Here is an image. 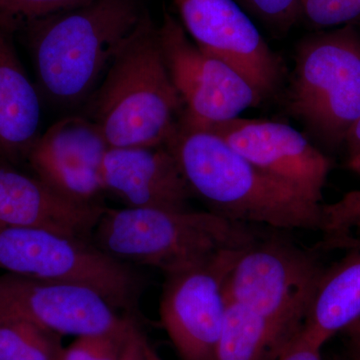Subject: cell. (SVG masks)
Segmentation results:
<instances>
[{
    "mask_svg": "<svg viewBox=\"0 0 360 360\" xmlns=\"http://www.w3.org/2000/svg\"><path fill=\"white\" fill-rule=\"evenodd\" d=\"M240 251L165 276L160 321L182 360H215L229 307L225 281Z\"/></svg>",
    "mask_w": 360,
    "mask_h": 360,
    "instance_id": "9",
    "label": "cell"
},
{
    "mask_svg": "<svg viewBox=\"0 0 360 360\" xmlns=\"http://www.w3.org/2000/svg\"><path fill=\"white\" fill-rule=\"evenodd\" d=\"M271 32L285 34L302 18L300 0H236Z\"/></svg>",
    "mask_w": 360,
    "mask_h": 360,
    "instance_id": "23",
    "label": "cell"
},
{
    "mask_svg": "<svg viewBox=\"0 0 360 360\" xmlns=\"http://www.w3.org/2000/svg\"><path fill=\"white\" fill-rule=\"evenodd\" d=\"M158 34L168 71L184 103L182 122L206 129L239 117L264 101L240 73L191 41L181 23L167 11Z\"/></svg>",
    "mask_w": 360,
    "mask_h": 360,
    "instance_id": "8",
    "label": "cell"
},
{
    "mask_svg": "<svg viewBox=\"0 0 360 360\" xmlns=\"http://www.w3.org/2000/svg\"><path fill=\"white\" fill-rule=\"evenodd\" d=\"M277 354L266 322L243 305L229 302L215 360H265Z\"/></svg>",
    "mask_w": 360,
    "mask_h": 360,
    "instance_id": "18",
    "label": "cell"
},
{
    "mask_svg": "<svg viewBox=\"0 0 360 360\" xmlns=\"http://www.w3.org/2000/svg\"><path fill=\"white\" fill-rule=\"evenodd\" d=\"M89 116L110 148L167 143L184 106L148 13L129 35L89 98Z\"/></svg>",
    "mask_w": 360,
    "mask_h": 360,
    "instance_id": "2",
    "label": "cell"
},
{
    "mask_svg": "<svg viewBox=\"0 0 360 360\" xmlns=\"http://www.w3.org/2000/svg\"><path fill=\"white\" fill-rule=\"evenodd\" d=\"M104 193L129 208L184 210L194 198L165 144L110 148L101 165Z\"/></svg>",
    "mask_w": 360,
    "mask_h": 360,
    "instance_id": "14",
    "label": "cell"
},
{
    "mask_svg": "<svg viewBox=\"0 0 360 360\" xmlns=\"http://www.w3.org/2000/svg\"><path fill=\"white\" fill-rule=\"evenodd\" d=\"M148 360H165V359H161L160 355L156 354V352H155V349H153V348L151 347V345H149V343L148 345Z\"/></svg>",
    "mask_w": 360,
    "mask_h": 360,
    "instance_id": "30",
    "label": "cell"
},
{
    "mask_svg": "<svg viewBox=\"0 0 360 360\" xmlns=\"http://www.w3.org/2000/svg\"><path fill=\"white\" fill-rule=\"evenodd\" d=\"M94 0H0V27L11 32Z\"/></svg>",
    "mask_w": 360,
    "mask_h": 360,
    "instance_id": "21",
    "label": "cell"
},
{
    "mask_svg": "<svg viewBox=\"0 0 360 360\" xmlns=\"http://www.w3.org/2000/svg\"><path fill=\"white\" fill-rule=\"evenodd\" d=\"M165 146L210 212L241 224L321 231V203L255 167L210 130L180 120Z\"/></svg>",
    "mask_w": 360,
    "mask_h": 360,
    "instance_id": "1",
    "label": "cell"
},
{
    "mask_svg": "<svg viewBox=\"0 0 360 360\" xmlns=\"http://www.w3.org/2000/svg\"><path fill=\"white\" fill-rule=\"evenodd\" d=\"M143 13L136 0H94L26 26L40 91L60 105L87 101Z\"/></svg>",
    "mask_w": 360,
    "mask_h": 360,
    "instance_id": "3",
    "label": "cell"
},
{
    "mask_svg": "<svg viewBox=\"0 0 360 360\" xmlns=\"http://www.w3.org/2000/svg\"><path fill=\"white\" fill-rule=\"evenodd\" d=\"M302 18L314 27L348 25L360 18V0H300Z\"/></svg>",
    "mask_w": 360,
    "mask_h": 360,
    "instance_id": "24",
    "label": "cell"
},
{
    "mask_svg": "<svg viewBox=\"0 0 360 360\" xmlns=\"http://www.w3.org/2000/svg\"><path fill=\"white\" fill-rule=\"evenodd\" d=\"M9 34L0 27V161L18 163L39 139L41 105Z\"/></svg>",
    "mask_w": 360,
    "mask_h": 360,
    "instance_id": "16",
    "label": "cell"
},
{
    "mask_svg": "<svg viewBox=\"0 0 360 360\" xmlns=\"http://www.w3.org/2000/svg\"><path fill=\"white\" fill-rule=\"evenodd\" d=\"M347 167L348 169L352 170V172L360 174V153L359 155L348 158Z\"/></svg>",
    "mask_w": 360,
    "mask_h": 360,
    "instance_id": "29",
    "label": "cell"
},
{
    "mask_svg": "<svg viewBox=\"0 0 360 360\" xmlns=\"http://www.w3.org/2000/svg\"><path fill=\"white\" fill-rule=\"evenodd\" d=\"M0 269L84 286L127 312L135 309L143 288V278L131 264L111 257L90 239L34 227L0 226Z\"/></svg>",
    "mask_w": 360,
    "mask_h": 360,
    "instance_id": "7",
    "label": "cell"
},
{
    "mask_svg": "<svg viewBox=\"0 0 360 360\" xmlns=\"http://www.w3.org/2000/svg\"><path fill=\"white\" fill-rule=\"evenodd\" d=\"M134 323L135 321L127 328L113 333L75 338L65 347L63 360H120L123 343Z\"/></svg>",
    "mask_w": 360,
    "mask_h": 360,
    "instance_id": "22",
    "label": "cell"
},
{
    "mask_svg": "<svg viewBox=\"0 0 360 360\" xmlns=\"http://www.w3.org/2000/svg\"><path fill=\"white\" fill-rule=\"evenodd\" d=\"M61 336L0 314V360H63Z\"/></svg>",
    "mask_w": 360,
    "mask_h": 360,
    "instance_id": "19",
    "label": "cell"
},
{
    "mask_svg": "<svg viewBox=\"0 0 360 360\" xmlns=\"http://www.w3.org/2000/svg\"><path fill=\"white\" fill-rule=\"evenodd\" d=\"M257 238L248 224L210 210L125 207L105 208L91 240L116 259L167 276L245 250Z\"/></svg>",
    "mask_w": 360,
    "mask_h": 360,
    "instance_id": "4",
    "label": "cell"
},
{
    "mask_svg": "<svg viewBox=\"0 0 360 360\" xmlns=\"http://www.w3.org/2000/svg\"><path fill=\"white\" fill-rule=\"evenodd\" d=\"M323 271L314 250L281 238H257L234 260L225 295L266 322L279 355L302 331Z\"/></svg>",
    "mask_w": 360,
    "mask_h": 360,
    "instance_id": "5",
    "label": "cell"
},
{
    "mask_svg": "<svg viewBox=\"0 0 360 360\" xmlns=\"http://www.w3.org/2000/svg\"><path fill=\"white\" fill-rule=\"evenodd\" d=\"M276 360H322L321 347L296 335Z\"/></svg>",
    "mask_w": 360,
    "mask_h": 360,
    "instance_id": "25",
    "label": "cell"
},
{
    "mask_svg": "<svg viewBox=\"0 0 360 360\" xmlns=\"http://www.w3.org/2000/svg\"><path fill=\"white\" fill-rule=\"evenodd\" d=\"M101 293L73 284L0 276V314L16 317L60 336L99 335L134 322Z\"/></svg>",
    "mask_w": 360,
    "mask_h": 360,
    "instance_id": "11",
    "label": "cell"
},
{
    "mask_svg": "<svg viewBox=\"0 0 360 360\" xmlns=\"http://www.w3.org/2000/svg\"><path fill=\"white\" fill-rule=\"evenodd\" d=\"M148 341L134 323L123 343L120 360H148Z\"/></svg>",
    "mask_w": 360,
    "mask_h": 360,
    "instance_id": "26",
    "label": "cell"
},
{
    "mask_svg": "<svg viewBox=\"0 0 360 360\" xmlns=\"http://www.w3.org/2000/svg\"><path fill=\"white\" fill-rule=\"evenodd\" d=\"M286 110L328 146L345 141L360 116V34L352 25L302 40Z\"/></svg>",
    "mask_w": 360,
    "mask_h": 360,
    "instance_id": "6",
    "label": "cell"
},
{
    "mask_svg": "<svg viewBox=\"0 0 360 360\" xmlns=\"http://www.w3.org/2000/svg\"><path fill=\"white\" fill-rule=\"evenodd\" d=\"M105 207L60 195L39 177L0 167V226L34 227L90 239Z\"/></svg>",
    "mask_w": 360,
    "mask_h": 360,
    "instance_id": "15",
    "label": "cell"
},
{
    "mask_svg": "<svg viewBox=\"0 0 360 360\" xmlns=\"http://www.w3.org/2000/svg\"><path fill=\"white\" fill-rule=\"evenodd\" d=\"M348 253L324 269L304 326L297 335L317 347L360 319V240Z\"/></svg>",
    "mask_w": 360,
    "mask_h": 360,
    "instance_id": "17",
    "label": "cell"
},
{
    "mask_svg": "<svg viewBox=\"0 0 360 360\" xmlns=\"http://www.w3.org/2000/svg\"><path fill=\"white\" fill-rule=\"evenodd\" d=\"M108 148L96 123L87 116L71 115L40 134L26 160L35 176L60 195L101 205V165Z\"/></svg>",
    "mask_w": 360,
    "mask_h": 360,
    "instance_id": "13",
    "label": "cell"
},
{
    "mask_svg": "<svg viewBox=\"0 0 360 360\" xmlns=\"http://www.w3.org/2000/svg\"><path fill=\"white\" fill-rule=\"evenodd\" d=\"M321 231L323 240L319 248H347L354 243V229H360V191L345 193L340 200L322 205Z\"/></svg>",
    "mask_w": 360,
    "mask_h": 360,
    "instance_id": "20",
    "label": "cell"
},
{
    "mask_svg": "<svg viewBox=\"0 0 360 360\" xmlns=\"http://www.w3.org/2000/svg\"><path fill=\"white\" fill-rule=\"evenodd\" d=\"M348 335L352 359L360 360V319L345 329Z\"/></svg>",
    "mask_w": 360,
    "mask_h": 360,
    "instance_id": "27",
    "label": "cell"
},
{
    "mask_svg": "<svg viewBox=\"0 0 360 360\" xmlns=\"http://www.w3.org/2000/svg\"><path fill=\"white\" fill-rule=\"evenodd\" d=\"M181 25L200 49L233 68L264 99L283 84L284 63L236 0H174Z\"/></svg>",
    "mask_w": 360,
    "mask_h": 360,
    "instance_id": "10",
    "label": "cell"
},
{
    "mask_svg": "<svg viewBox=\"0 0 360 360\" xmlns=\"http://www.w3.org/2000/svg\"><path fill=\"white\" fill-rule=\"evenodd\" d=\"M239 155L304 198L321 203L331 161L283 122L236 117L206 127Z\"/></svg>",
    "mask_w": 360,
    "mask_h": 360,
    "instance_id": "12",
    "label": "cell"
},
{
    "mask_svg": "<svg viewBox=\"0 0 360 360\" xmlns=\"http://www.w3.org/2000/svg\"><path fill=\"white\" fill-rule=\"evenodd\" d=\"M345 142L347 146L349 158L350 156L359 155L360 153V116L357 118L354 124L352 125L349 131H348Z\"/></svg>",
    "mask_w": 360,
    "mask_h": 360,
    "instance_id": "28",
    "label": "cell"
},
{
    "mask_svg": "<svg viewBox=\"0 0 360 360\" xmlns=\"http://www.w3.org/2000/svg\"><path fill=\"white\" fill-rule=\"evenodd\" d=\"M333 360H340V359H333Z\"/></svg>",
    "mask_w": 360,
    "mask_h": 360,
    "instance_id": "31",
    "label": "cell"
}]
</instances>
